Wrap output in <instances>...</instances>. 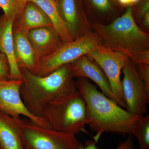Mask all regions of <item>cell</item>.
Segmentation results:
<instances>
[{
	"label": "cell",
	"mask_w": 149,
	"mask_h": 149,
	"mask_svg": "<svg viewBox=\"0 0 149 149\" xmlns=\"http://www.w3.org/2000/svg\"><path fill=\"white\" fill-rule=\"evenodd\" d=\"M21 80H0V111L13 118L24 116L36 123L38 125L51 128L43 118L36 117L25 107L20 95Z\"/></svg>",
	"instance_id": "9c48e42d"
},
{
	"label": "cell",
	"mask_w": 149,
	"mask_h": 149,
	"mask_svg": "<svg viewBox=\"0 0 149 149\" xmlns=\"http://www.w3.org/2000/svg\"><path fill=\"white\" fill-rule=\"evenodd\" d=\"M76 87L85 100L87 125L97 132V142L102 133H113L134 136L142 116L132 114L107 97L85 78H77Z\"/></svg>",
	"instance_id": "6da1fadb"
},
{
	"label": "cell",
	"mask_w": 149,
	"mask_h": 149,
	"mask_svg": "<svg viewBox=\"0 0 149 149\" xmlns=\"http://www.w3.org/2000/svg\"><path fill=\"white\" fill-rule=\"evenodd\" d=\"M133 6L127 7L122 16L111 24H92L101 37V45L126 55L135 65L149 64V36L139 27L133 15Z\"/></svg>",
	"instance_id": "7a4b0ae2"
},
{
	"label": "cell",
	"mask_w": 149,
	"mask_h": 149,
	"mask_svg": "<svg viewBox=\"0 0 149 149\" xmlns=\"http://www.w3.org/2000/svg\"><path fill=\"white\" fill-rule=\"evenodd\" d=\"M19 69L22 100L27 110L36 117L42 118L43 109L48 103L77 88L70 64L45 76H38L24 68Z\"/></svg>",
	"instance_id": "3957f363"
},
{
	"label": "cell",
	"mask_w": 149,
	"mask_h": 149,
	"mask_svg": "<svg viewBox=\"0 0 149 149\" xmlns=\"http://www.w3.org/2000/svg\"><path fill=\"white\" fill-rule=\"evenodd\" d=\"M92 7L100 12L105 13L111 10L113 3L111 0H88Z\"/></svg>",
	"instance_id": "cb8c5ba5"
},
{
	"label": "cell",
	"mask_w": 149,
	"mask_h": 149,
	"mask_svg": "<svg viewBox=\"0 0 149 149\" xmlns=\"http://www.w3.org/2000/svg\"></svg>",
	"instance_id": "83f0119b"
},
{
	"label": "cell",
	"mask_w": 149,
	"mask_h": 149,
	"mask_svg": "<svg viewBox=\"0 0 149 149\" xmlns=\"http://www.w3.org/2000/svg\"><path fill=\"white\" fill-rule=\"evenodd\" d=\"M56 5L62 19L73 40L85 35L84 22L86 16L83 0H55Z\"/></svg>",
	"instance_id": "8fae6325"
},
{
	"label": "cell",
	"mask_w": 149,
	"mask_h": 149,
	"mask_svg": "<svg viewBox=\"0 0 149 149\" xmlns=\"http://www.w3.org/2000/svg\"><path fill=\"white\" fill-rule=\"evenodd\" d=\"M134 136L139 141L140 149H149V115L142 116L139 120Z\"/></svg>",
	"instance_id": "d6986e66"
},
{
	"label": "cell",
	"mask_w": 149,
	"mask_h": 149,
	"mask_svg": "<svg viewBox=\"0 0 149 149\" xmlns=\"http://www.w3.org/2000/svg\"><path fill=\"white\" fill-rule=\"evenodd\" d=\"M135 65L145 88L149 93V64L139 63Z\"/></svg>",
	"instance_id": "603a6c76"
},
{
	"label": "cell",
	"mask_w": 149,
	"mask_h": 149,
	"mask_svg": "<svg viewBox=\"0 0 149 149\" xmlns=\"http://www.w3.org/2000/svg\"><path fill=\"white\" fill-rule=\"evenodd\" d=\"M29 0H0V8L3 14L14 20L21 13Z\"/></svg>",
	"instance_id": "ac0fdd59"
},
{
	"label": "cell",
	"mask_w": 149,
	"mask_h": 149,
	"mask_svg": "<svg viewBox=\"0 0 149 149\" xmlns=\"http://www.w3.org/2000/svg\"><path fill=\"white\" fill-rule=\"evenodd\" d=\"M1 149H25L14 119L0 111Z\"/></svg>",
	"instance_id": "2e32d148"
},
{
	"label": "cell",
	"mask_w": 149,
	"mask_h": 149,
	"mask_svg": "<svg viewBox=\"0 0 149 149\" xmlns=\"http://www.w3.org/2000/svg\"><path fill=\"white\" fill-rule=\"evenodd\" d=\"M27 35L38 61L53 53L64 43L53 27L32 29L28 32Z\"/></svg>",
	"instance_id": "7c38bea8"
},
{
	"label": "cell",
	"mask_w": 149,
	"mask_h": 149,
	"mask_svg": "<svg viewBox=\"0 0 149 149\" xmlns=\"http://www.w3.org/2000/svg\"><path fill=\"white\" fill-rule=\"evenodd\" d=\"M42 117L52 129L75 136L87 133V109L83 96L77 88L48 103Z\"/></svg>",
	"instance_id": "277c9868"
},
{
	"label": "cell",
	"mask_w": 149,
	"mask_h": 149,
	"mask_svg": "<svg viewBox=\"0 0 149 149\" xmlns=\"http://www.w3.org/2000/svg\"><path fill=\"white\" fill-rule=\"evenodd\" d=\"M113 4L117 3L116 0H111Z\"/></svg>",
	"instance_id": "484cf974"
},
{
	"label": "cell",
	"mask_w": 149,
	"mask_h": 149,
	"mask_svg": "<svg viewBox=\"0 0 149 149\" xmlns=\"http://www.w3.org/2000/svg\"><path fill=\"white\" fill-rule=\"evenodd\" d=\"M25 149H80L74 135L45 128L26 117L14 118Z\"/></svg>",
	"instance_id": "5b68a950"
},
{
	"label": "cell",
	"mask_w": 149,
	"mask_h": 149,
	"mask_svg": "<svg viewBox=\"0 0 149 149\" xmlns=\"http://www.w3.org/2000/svg\"><path fill=\"white\" fill-rule=\"evenodd\" d=\"M44 27L53 26L44 12L31 1L27 3L21 13L13 20V28L26 34L32 29Z\"/></svg>",
	"instance_id": "4fadbf2b"
},
{
	"label": "cell",
	"mask_w": 149,
	"mask_h": 149,
	"mask_svg": "<svg viewBox=\"0 0 149 149\" xmlns=\"http://www.w3.org/2000/svg\"><path fill=\"white\" fill-rule=\"evenodd\" d=\"M96 143L95 141H87L85 145H83L80 149H98ZM116 149H135L132 136L129 135L125 141L119 143Z\"/></svg>",
	"instance_id": "44dd1931"
},
{
	"label": "cell",
	"mask_w": 149,
	"mask_h": 149,
	"mask_svg": "<svg viewBox=\"0 0 149 149\" xmlns=\"http://www.w3.org/2000/svg\"><path fill=\"white\" fill-rule=\"evenodd\" d=\"M70 64L74 77L91 79L99 86L103 94L118 104L107 77L95 62L84 55Z\"/></svg>",
	"instance_id": "30bf717a"
},
{
	"label": "cell",
	"mask_w": 149,
	"mask_h": 149,
	"mask_svg": "<svg viewBox=\"0 0 149 149\" xmlns=\"http://www.w3.org/2000/svg\"><path fill=\"white\" fill-rule=\"evenodd\" d=\"M117 3L124 6H133L131 0H116Z\"/></svg>",
	"instance_id": "d4e9b609"
},
{
	"label": "cell",
	"mask_w": 149,
	"mask_h": 149,
	"mask_svg": "<svg viewBox=\"0 0 149 149\" xmlns=\"http://www.w3.org/2000/svg\"><path fill=\"white\" fill-rule=\"evenodd\" d=\"M37 5L47 16L63 43L73 40L57 8L55 0H29Z\"/></svg>",
	"instance_id": "e0dca14e"
},
{
	"label": "cell",
	"mask_w": 149,
	"mask_h": 149,
	"mask_svg": "<svg viewBox=\"0 0 149 149\" xmlns=\"http://www.w3.org/2000/svg\"><path fill=\"white\" fill-rule=\"evenodd\" d=\"M134 17L142 22L144 27H149V0H139L136 4Z\"/></svg>",
	"instance_id": "ffe728a7"
},
{
	"label": "cell",
	"mask_w": 149,
	"mask_h": 149,
	"mask_svg": "<svg viewBox=\"0 0 149 149\" xmlns=\"http://www.w3.org/2000/svg\"><path fill=\"white\" fill-rule=\"evenodd\" d=\"M13 20L3 14L0 16V51L6 56L9 64L10 79L21 80V71L15 56L13 24Z\"/></svg>",
	"instance_id": "5bb4252c"
},
{
	"label": "cell",
	"mask_w": 149,
	"mask_h": 149,
	"mask_svg": "<svg viewBox=\"0 0 149 149\" xmlns=\"http://www.w3.org/2000/svg\"><path fill=\"white\" fill-rule=\"evenodd\" d=\"M101 40L97 33L88 32L71 42L63 43L53 53L40 59L32 72L38 76H47L93 51L101 45Z\"/></svg>",
	"instance_id": "8992f818"
},
{
	"label": "cell",
	"mask_w": 149,
	"mask_h": 149,
	"mask_svg": "<svg viewBox=\"0 0 149 149\" xmlns=\"http://www.w3.org/2000/svg\"><path fill=\"white\" fill-rule=\"evenodd\" d=\"M0 149H1V147H0Z\"/></svg>",
	"instance_id": "4316f807"
},
{
	"label": "cell",
	"mask_w": 149,
	"mask_h": 149,
	"mask_svg": "<svg viewBox=\"0 0 149 149\" xmlns=\"http://www.w3.org/2000/svg\"><path fill=\"white\" fill-rule=\"evenodd\" d=\"M14 52L19 68H24L32 72L38 60L27 34L13 28Z\"/></svg>",
	"instance_id": "9a60e30c"
},
{
	"label": "cell",
	"mask_w": 149,
	"mask_h": 149,
	"mask_svg": "<svg viewBox=\"0 0 149 149\" xmlns=\"http://www.w3.org/2000/svg\"><path fill=\"white\" fill-rule=\"evenodd\" d=\"M122 70V89L125 109L132 114L143 116L148 109L149 93L140 78L135 64L130 59Z\"/></svg>",
	"instance_id": "ba28073f"
},
{
	"label": "cell",
	"mask_w": 149,
	"mask_h": 149,
	"mask_svg": "<svg viewBox=\"0 0 149 149\" xmlns=\"http://www.w3.org/2000/svg\"><path fill=\"white\" fill-rule=\"evenodd\" d=\"M10 79L9 64L6 56L0 51V80Z\"/></svg>",
	"instance_id": "7402d4cb"
},
{
	"label": "cell",
	"mask_w": 149,
	"mask_h": 149,
	"mask_svg": "<svg viewBox=\"0 0 149 149\" xmlns=\"http://www.w3.org/2000/svg\"><path fill=\"white\" fill-rule=\"evenodd\" d=\"M85 56L102 68L108 79L118 104L125 108L120 73L121 70L129 59L128 57L124 54L107 49L101 45Z\"/></svg>",
	"instance_id": "52a82bcc"
}]
</instances>
